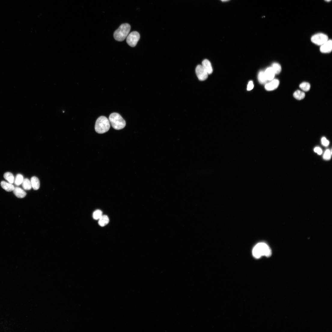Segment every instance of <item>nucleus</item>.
I'll list each match as a JSON object with an SVG mask.
<instances>
[{"instance_id":"nucleus-1","label":"nucleus","mask_w":332,"mask_h":332,"mask_svg":"<svg viewBox=\"0 0 332 332\" xmlns=\"http://www.w3.org/2000/svg\"><path fill=\"white\" fill-rule=\"evenodd\" d=\"M253 254L256 258H259L263 256L269 257L271 256L272 252L266 244L260 243L257 244L253 248Z\"/></svg>"},{"instance_id":"nucleus-2","label":"nucleus","mask_w":332,"mask_h":332,"mask_svg":"<svg viewBox=\"0 0 332 332\" xmlns=\"http://www.w3.org/2000/svg\"><path fill=\"white\" fill-rule=\"evenodd\" d=\"M110 126L109 119L105 116H101L96 121L95 129L98 133L102 134L108 131Z\"/></svg>"},{"instance_id":"nucleus-3","label":"nucleus","mask_w":332,"mask_h":332,"mask_svg":"<svg viewBox=\"0 0 332 332\" xmlns=\"http://www.w3.org/2000/svg\"><path fill=\"white\" fill-rule=\"evenodd\" d=\"M109 120L112 127L116 130L123 129L126 125V122L124 119L120 114L116 113L111 114Z\"/></svg>"},{"instance_id":"nucleus-4","label":"nucleus","mask_w":332,"mask_h":332,"mask_svg":"<svg viewBox=\"0 0 332 332\" xmlns=\"http://www.w3.org/2000/svg\"><path fill=\"white\" fill-rule=\"evenodd\" d=\"M130 29V26L129 24H122L114 32V39L118 41H124L128 35Z\"/></svg>"},{"instance_id":"nucleus-5","label":"nucleus","mask_w":332,"mask_h":332,"mask_svg":"<svg viewBox=\"0 0 332 332\" xmlns=\"http://www.w3.org/2000/svg\"><path fill=\"white\" fill-rule=\"evenodd\" d=\"M328 40V36L322 33H318L313 35L311 38L312 42L314 44L321 46Z\"/></svg>"},{"instance_id":"nucleus-6","label":"nucleus","mask_w":332,"mask_h":332,"mask_svg":"<svg viewBox=\"0 0 332 332\" xmlns=\"http://www.w3.org/2000/svg\"><path fill=\"white\" fill-rule=\"evenodd\" d=\"M140 38V35L138 32L136 31L133 32L127 36L126 42L129 46L134 47L136 45Z\"/></svg>"},{"instance_id":"nucleus-7","label":"nucleus","mask_w":332,"mask_h":332,"mask_svg":"<svg viewBox=\"0 0 332 332\" xmlns=\"http://www.w3.org/2000/svg\"><path fill=\"white\" fill-rule=\"evenodd\" d=\"M196 73L199 80L205 81L208 77V74L204 69L202 65H198L196 69Z\"/></svg>"},{"instance_id":"nucleus-8","label":"nucleus","mask_w":332,"mask_h":332,"mask_svg":"<svg viewBox=\"0 0 332 332\" xmlns=\"http://www.w3.org/2000/svg\"><path fill=\"white\" fill-rule=\"evenodd\" d=\"M280 84V81L277 79H273L270 82L265 84V88L267 91H272L277 89Z\"/></svg>"},{"instance_id":"nucleus-9","label":"nucleus","mask_w":332,"mask_h":332,"mask_svg":"<svg viewBox=\"0 0 332 332\" xmlns=\"http://www.w3.org/2000/svg\"><path fill=\"white\" fill-rule=\"evenodd\" d=\"M332 50V41L331 40H328L321 46V51L324 53L330 52Z\"/></svg>"},{"instance_id":"nucleus-10","label":"nucleus","mask_w":332,"mask_h":332,"mask_svg":"<svg viewBox=\"0 0 332 332\" xmlns=\"http://www.w3.org/2000/svg\"><path fill=\"white\" fill-rule=\"evenodd\" d=\"M202 65L208 74H211L213 72L211 63L208 59L204 60L202 62Z\"/></svg>"},{"instance_id":"nucleus-11","label":"nucleus","mask_w":332,"mask_h":332,"mask_svg":"<svg viewBox=\"0 0 332 332\" xmlns=\"http://www.w3.org/2000/svg\"><path fill=\"white\" fill-rule=\"evenodd\" d=\"M264 73L268 81H270L274 79L275 74L271 67L267 68Z\"/></svg>"},{"instance_id":"nucleus-12","label":"nucleus","mask_w":332,"mask_h":332,"mask_svg":"<svg viewBox=\"0 0 332 332\" xmlns=\"http://www.w3.org/2000/svg\"><path fill=\"white\" fill-rule=\"evenodd\" d=\"M1 186L3 189L9 192L13 191L15 188L14 186L11 184L4 181L1 182Z\"/></svg>"},{"instance_id":"nucleus-13","label":"nucleus","mask_w":332,"mask_h":332,"mask_svg":"<svg viewBox=\"0 0 332 332\" xmlns=\"http://www.w3.org/2000/svg\"><path fill=\"white\" fill-rule=\"evenodd\" d=\"M16 196L19 198H22L24 197L26 195V192L20 188L17 187L14 188L13 190Z\"/></svg>"},{"instance_id":"nucleus-14","label":"nucleus","mask_w":332,"mask_h":332,"mask_svg":"<svg viewBox=\"0 0 332 332\" xmlns=\"http://www.w3.org/2000/svg\"><path fill=\"white\" fill-rule=\"evenodd\" d=\"M109 222L108 217L106 215H102L99 220V224L101 227H104L107 225Z\"/></svg>"},{"instance_id":"nucleus-15","label":"nucleus","mask_w":332,"mask_h":332,"mask_svg":"<svg viewBox=\"0 0 332 332\" xmlns=\"http://www.w3.org/2000/svg\"><path fill=\"white\" fill-rule=\"evenodd\" d=\"M31 181L32 188L35 190H38L40 187V181L36 177L32 178Z\"/></svg>"},{"instance_id":"nucleus-16","label":"nucleus","mask_w":332,"mask_h":332,"mask_svg":"<svg viewBox=\"0 0 332 332\" xmlns=\"http://www.w3.org/2000/svg\"><path fill=\"white\" fill-rule=\"evenodd\" d=\"M22 184L23 188L25 190H29L32 188L31 181L28 178L23 179Z\"/></svg>"},{"instance_id":"nucleus-17","label":"nucleus","mask_w":332,"mask_h":332,"mask_svg":"<svg viewBox=\"0 0 332 332\" xmlns=\"http://www.w3.org/2000/svg\"><path fill=\"white\" fill-rule=\"evenodd\" d=\"M258 79L260 83L261 84H264L267 83L268 80L266 77L264 72L261 71L259 72Z\"/></svg>"},{"instance_id":"nucleus-18","label":"nucleus","mask_w":332,"mask_h":332,"mask_svg":"<svg viewBox=\"0 0 332 332\" xmlns=\"http://www.w3.org/2000/svg\"><path fill=\"white\" fill-rule=\"evenodd\" d=\"M271 67L275 75L279 74L282 71L281 66L278 63L275 62L273 63Z\"/></svg>"},{"instance_id":"nucleus-19","label":"nucleus","mask_w":332,"mask_h":332,"mask_svg":"<svg viewBox=\"0 0 332 332\" xmlns=\"http://www.w3.org/2000/svg\"><path fill=\"white\" fill-rule=\"evenodd\" d=\"M305 93L300 90L295 91L294 94V96L296 99L298 100H301L305 97Z\"/></svg>"},{"instance_id":"nucleus-20","label":"nucleus","mask_w":332,"mask_h":332,"mask_svg":"<svg viewBox=\"0 0 332 332\" xmlns=\"http://www.w3.org/2000/svg\"><path fill=\"white\" fill-rule=\"evenodd\" d=\"M4 178L7 180L9 183L12 184L14 182V176L10 172H7L4 175Z\"/></svg>"},{"instance_id":"nucleus-21","label":"nucleus","mask_w":332,"mask_h":332,"mask_svg":"<svg viewBox=\"0 0 332 332\" xmlns=\"http://www.w3.org/2000/svg\"><path fill=\"white\" fill-rule=\"evenodd\" d=\"M300 87L303 91H308L310 89L311 86L309 83L304 82L300 84Z\"/></svg>"},{"instance_id":"nucleus-22","label":"nucleus","mask_w":332,"mask_h":332,"mask_svg":"<svg viewBox=\"0 0 332 332\" xmlns=\"http://www.w3.org/2000/svg\"><path fill=\"white\" fill-rule=\"evenodd\" d=\"M23 180V175L21 174H18L14 180L15 184L17 186H19L22 184Z\"/></svg>"},{"instance_id":"nucleus-23","label":"nucleus","mask_w":332,"mask_h":332,"mask_svg":"<svg viewBox=\"0 0 332 332\" xmlns=\"http://www.w3.org/2000/svg\"><path fill=\"white\" fill-rule=\"evenodd\" d=\"M102 215V212L98 209L94 212L93 214V217L96 220H99Z\"/></svg>"},{"instance_id":"nucleus-24","label":"nucleus","mask_w":332,"mask_h":332,"mask_svg":"<svg viewBox=\"0 0 332 332\" xmlns=\"http://www.w3.org/2000/svg\"><path fill=\"white\" fill-rule=\"evenodd\" d=\"M331 152L330 150L327 149L326 151L323 156V158L325 160H328L330 158Z\"/></svg>"},{"instance_id":"nucleus-25","label":"nucleus","mask_w":332,"mask_h":332,"mask_svg":"<svg viewBox=\"0 0 332 332\" xmlns=\"http://www.w3.org/2000/svg\"><path fill=\"white\" fill-rule=\"evenodd\" d=\"M322 145L325 147H327L329 144V141L325 137H323L321 139Z\"/></svg>"},{"instance_id":"nucleus-26","label":"nucleus","mask_w":332,"mask_h":332,"mask_svg":"<svg viewBox=\"0 0 332 332\" xmlns=\"http://www.w3.org/2000/svg\"><path fill=\"white\" fill-rule=\"evenodd\" d=\"M254 87V85L252 81H250L248 85L247 86V90L248 91L252 89H253Z\"/></svg>"},{"instance_id":"nucleus-27","label":"nucleus","mask_w":332,"mask_h":332,"mask_svg":"<svg viewBox=\"0 0 332 332\" xmlns=\"http://www.w3.org/2000/svg\"><path fill=\"white\" fill-rule=\"evenodd\" d=\"M314 151L319 155H321L322 153V149L319 147L315 148L314 149Z\"/></svg>"},{"instance_id":"nucleus-28","label":"nucleus","mask_w":332,"mask_h":332,"mask_svg":"<svg viewBox=\"0 0 332 332\" xmlns=\"http://www.w3.org/2000/svg\"><path fill=\"white\" fill-rule=\"evenodd\" d=\"M221 1L223 2H225L228 1L229 0H221Z\"/></svg>"},{"instance_id":"nucleus-29","label":"nucleus","mask_w":332,"mask_h":332,"mask_svg":"<svg viewBox=\"0 0 332 332\" xmlns=\"http://www.w3.org/2000/svg\"><path fill=\"white\" fill-rule=\"evenodd\" d=\"M325 1L326 2H330L331 1V0H325Z\"/></svg>"}]
</instances>
